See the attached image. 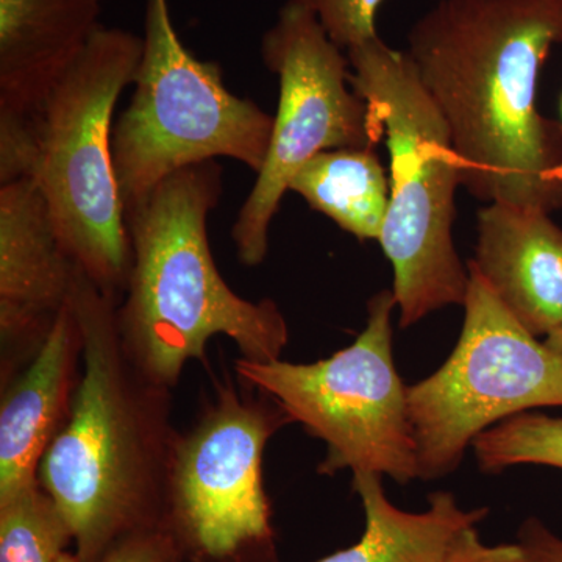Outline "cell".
Here are the masks:
<instances>
[{
	"mask_svg": "<svg viewBox=\"0 0 562 562\" xmlns=\"http://www.w3.org/2000/svg\"><path fill=\"white\" fill-rule=\"evenodd\" d=\"M344 52L379 36L376 11L384 0H297Z\"/></svg>",
	"mask_w": 562,
	"mask_h": 562,
	"instance_id": "19",
	"label": "cell"
},
{
	"mask_svg": "<svg viewBox=\"0 0 562 562\" xmlns=\"http://www.w3.org/2000/svg\"><path fill=\"white\" fill-rule=\"evenodd\" d=\"M546 346L562 358V324L546 336Z\"/></svg>",
	"mask_w": 562,
	"mask_h": 562,
	"instance_id": "23",
	"label": "cell"
},
{
	"mask_svg": "<svg viewBox=\"0 0 562 562\" xmlns=\"http://www.w3.org/2000/svg\"><path fill=\"white\" fill-rule=\"evenodd\" d=\"M70 542L65 514L40 482L0 502V562H58Z\"/></svg>",
	"mask_w": 562,
	"mask_h": 562,
	"instance_id": "17",
	"label": "cell"
},
{
	"mask_svg": "<svg viewBox=\"0 0 562 562\" xmlns=\"http://www.w3.org/2000/svg\"><path fill=\"white\" fill-rule=\"evenodd\" d=\"M290 424L279 402L238 376L214 382L194 424L177 431L169 462L165 530L181 553L225 562L272 549L262 454Z\"/></svg>",
	"mask_w": 562,
	"mask_h": 562,
	"instance_id": "9",
	"label": "cell"
},
{
	"mask_svg": "<svg viewBox=\"0 0 562 562\" xmlns=\"http://www.w3.org/2000/svg\"><path fill=\"white\" fill-rule=\"evenodd\" d=\"M443 562H522V552L514 543L487 546L480 538L479 528H468L457 539Z\"/></svg>",
	"mask_w": 562,
	"mask_h": 562,
	"instance_id": "21",
	"label": "cell"
},
{
	"mask_svg": "<svg viewBox=\"0 0 562 562\" xmlns=\"http://www.w3.org/2000/svg\"><path fill=\"white\" fill-rule=\"evenodd\" d=\"M103 0H0V116L35 117L102 27Z\"/></svg>",
	"mask_w": 562,
	"mask_h": 562,
	"instance_id": "14",
	"label": "cell"
},
{
	"mask_svg": "<svg viewBox=\"0 0 562 562\" xmlns=\"http://www.w3.org/2000/svg\"><path fill=\"white\" fill-rule=\"evenodd\" d=\"M469 261L528 331L547 336L562 324V228L549 213L487 203Z\"/></svg>",
	"mask_w": 562,
	"mask_h": 562,
	"instance_id": "13",
	"label": "cell"
},
{
	"mask_svg": "<svg viewBox=\"0 0 562 562\" xmlns=\"http://www.w3.org/2000/svg\"><path fill=\"white\" fill-rule=\"evenodd\" d=\"M290 191L361 241L382 236L391 184L375 149H336L312 158Z\"/></svg>",
	"mask_w": 562,
	"mask_h": 562,
	"instance_id": "16",
	"label": "cell"
},
{
	"mask_svg": "<svg viewBox=\"0 0 562 562\" xmlns=\"http://www.w3.org/2000/svg\"><path fill=\"white\" fill-rule=\"evenodd\" d=\"M81 369V331L72 299L38 351L2 382L0 502L38 482L40 462L68 417Z\"/></svg>",
	"mask_w": 562,
	"mask_h": 562,
	"instance_id": "12",
	"label": "cell"
},
{
	"mask_svg": "<svg viewBox=\"0 0 562 562\" xmlns=\"http://www.w3.org/2000/svg\"><path fill=\"white\" fill-rule=\"evenodd\" d=\"M135 92L113 127L124 209L171 173L232 158L260 173L273 116L228 91L220 63L199 60L181 41L169 0H146Z\"/></svg>",
	"mask_w": 562,
	"mask_h": 562,
	"instance_id": "6",
	"label": "cell"
},
{
	"mask_svg": "<svg viewBox=\"0 0 562 562\" xmlns=\"http://www.w3.org/2000/svg\"><path fill=\"white\" fill-rule=\"evenodd\" d=\"M394 308L392 290L376 292L368 302L364 330L325 360L233 362L239 382L279 402L294 424L325 442L321 475L349 469L387 475L401 484L419 479L408 387L392 355Z\"/></svg>",
	"mask_w": 562,
	"mask_h": 562,
	"instance_id": "7",
	"label": "cell"
},
{
	"mask_svg": "<svg viewBox=\"0 0 562 562\" xmlns=\"http://www.w3.org/2000/svg\"><path fill=\"white\" fill-rule=\"evenodd\" d=\"M120 299L79 273L72 305L81 369L68 417L40 462L38 482L65 514L80 562H99L138 532L165 530L177 428L172 391L150 382L122 344Z\"/></svg>",
	"mask_w": 562,
	"mask_h": 562,
	"instance_id": "2",
	"label": "cell"
},
{
	"mask_svg": "<svg viewBox=\"0 0 562 562\" xmlns=\"http://www.w3.org/2000/svg\"><path fill=\"white\" fill-rule=\"evenodd\" d=\"M464 324L441 368L408 387L419 479L460 468L476 436L516 414L562 406V358L520 324L468 262Z\"/></svg>",
	"mask_w": 562,
	"mask_h": 562,
	"instance_id": "8",
	"label": "cell"
},
{
	"mask_svg": "<svg viewBox=\"0 0 562 562\" xmlns=\"http://www.w3.org/2000/svg\"><path fill=\"white\" fill-rule=\"evenodd\" d=\"M554 46L562 0H439L409 29L406 55L476 201L561 209L562 124L536 103Z\"/></svg>",
	"mask_w": 562,
	"mask_h": 562,
	"instance_id": "1",
	"label": "cell"
},
{
	"mask_svg": "<svg viewBox=\"0 0 562 562\" xmlns=\"http://www.w3.org/2000/svg\"><path fill=\"white\" fill-rule=\"evenodd\" d=\"M480 469L501 473L519 464L562 469V417L531 409L498 422L472 443Z\"/></svg>",
	"mask_w": 562,
	"mask_h": 562,
	"instance_id": "18",
	"label": "cell"
},
{
	"mask_svg": "<svg viewBox=\"0 0 562 562\" xmlns=\"http://www.w3.org/2000/svg\"><path fill=\"white\" fill-rule=\"evenodd\" d=\"M522 562H562V538L538 517H528L517 531Z\"/></svg>",
	"mask_w": 562,
	"mask_h": 562,
	"instance_id": "22",
	"label": "cell"
},
{
	"mask_svg": "<svg viewBox=\"0 0 562 562\" xmlns=\"http://www.w3.org/2000/svg\"><path fill=\"white\" fill-rule=\"evenodd\" d=\"M349 80L383 128L390 206L379 243L394 271L402 328L443 306L464 305L468 265L453 243L461 168L449 128L405 50L380 36L346 50Z\"/></svg>",
	"mask_w": 562,
	"mask_h": 562,
	"instance_id": "4",
	"label": "cell"
},
{
	"mask_svg": "<svg viewBox=\"0 0 562 562\" xmlns=\"http://www.w3.org/2000/svg\"><path fill=\"white\" fill-rule=\"evenodd\" d=\"M366 527L360 541L316 562H443L468 528L479 527L490 509H464L452 492H432L428 509L408 513L392 505L379 473H353Z\"/></svg>",
	"mask_w": 562,
	"mask_h": 562,
	"instance_id": "15",
	"label": "cell"
},
{
	"mask_svg": "<svg viewBox=\"0 0 562 562\" xmlns=\"http://www.w3.org/2000/svg\"><path fill=\"white\" fill-rule=\"evenodd\" d=\"M79 273L36 181L0 184L2 382L38 351L72 299Z\"/></svg>",
	"mask_w": 562,
	"mask_h": 562,
	"instance_id": "11",
	"label": "cell"
},
{
	"mask_svg": "<svg viewBox=\"0 0 562 562\" xmlns=\"http://www.w3.org/2000/svg\"><path fill=\"white\" fill-rule=\"evenodd\" d=\"M143 36L102 27L33 120L36 181L63 246L85 276L120 299L132 266L113 160V116L135 83Z\"/></svg>",
	"mask_w": 562,
	"mask_h": 562,
	"instance_id": "5",
	"label": "cell"
},
{
	"mask_svg": "<svg viewBox=\"0 0 562 562\" xmlns=\"http://www.w3.org/2000/svg\"><path fill=\"white\" fill-rule=\"evenodd\" d=\"M181 554L171 532L151 530L116 543L99 562H179Z\"/></svg>",
	"mask_w": 562,
	"mask_h": 562,
	"instance_id": "20",
	"label": "cell"
},
{
	"mask_svg": "<svg viewBox=\"0 0 562 562\" xmlns=\"http://www.w3.org/2000/svg\"><path fill=\"white\" fill-rule=\"evenodd\" d=\"M222 172L217 160L188 166L125 209L132 266L117 328L136 368L169 391L188 362H205L216 336L255 362L281 360L290 341L279 305L236 294L214 261L209 217L221 202Z\"/></svg>",
	"mask_w": 562,
	"mask_h": 562,
	"instance_id": "3",
	"label": "cell"
},
{
	"mask_svg": "<svg viewBox=\"0 0 562 562\" xmlns=\"http://www.w3.org/2000/svg\"><path fill=\"white\" fill-rule=\"evenodd\" d=\"M58 562H80V561H79V558H77L76 552H74V553L66 552L65 554H63V557L60 558V561H58Z\"/></svg>",
	"mask_w": 562,
	"mask_h": 562,
	"instance_id": "24",
	"label": "cell"
},
{
	"mask_svg": "<svg viewBox=\"0 0 562 562\" xmlns=\"http://www.w3.org/2000/svg\"><path fill=\"white\" fill-rule=\"evenodd\" d=\"M261 57L279 79L280 94L268 158L232 228L247 268L268 257L273 217L306 162L327 150L375 149L384 139L368 102L351 88L346 52L297 0L279 10L262 36Z\"/></svg>",
	"mask_w": 562,
	"mask_h": 562,
	"instance_id": "10",
	"label": "cell"
},
{
	"mask_svg": "<svg viewBox=\"0 0 562 562\" xmlns=\"http://www.w3.org/2000/svg\"><path fill=\"white\" fill-rule=\"evenodd\" d=\"M561 110H562V102H561Z\"/></svg>",
	"mask_w": 562,
	"mask_h": 562,
	"instance_id": "25",
	"label": "cell"
}]
</instances>
